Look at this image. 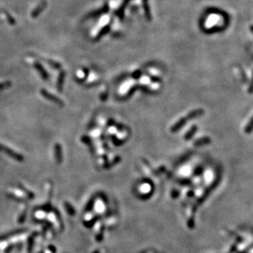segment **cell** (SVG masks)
I'll use <instances>...</instances> for the list:
<instances>
[{
    "label": "cell",
    "mask_w": 253,
    "mask_h": 253,
    "mask_svg": "<svg viewBox=\"0 0 253 253\" xmlns=\"http://www.w3.org/2000/svg\"><path fill=\"white\" fill-rule=\"evenodd\" d=\"M217 21H219V17L217 16L216 14H212L209 16V17L207 18L206 22V28H210V27L215 26L217 25Z\"/></svg>",
    "instance_id": "6da1fadb"
},
{
    "label": "cell",
    "mask_w": 253,
    "mask_h": 253,
    "mask_svg": "<svg viewBox=\"0 0 253 253\" xmlns=\"http://www.w3.org/2000/svg\"><path fill=\"white\" fill-rule=\"evenodd\" d=\"M42 95H43L45 98L51 99L52 101L55 102V103H58V104H61V101H60V100H59V99H58V98L55 97V96H54V95H51L50 94V93L47 92V91H45V90H42Z\"/></svg>",
    "instance_id": "7a4b0ae2"
},
{
    "label": "cell",
    "mask_w": 253,
    "mask_h": 253,
    "mask_svg": "<svg viewBox=\"0 0 253 253\" xmlns=\"http://www.w3.org/2000/svg\"><path fill=\"white\" fill-rule=\"evenodd\" d=\"M45 5H46V2H45V1H44V2L43 3H42V4L41 5V6H39L38 7H37V10H36V11H35L34 12H33V15H32V16L33 17H36L37 16V15H38L39 13H40V12H41L42 11V10H43V8L44 7H45Z\"/></svg>",
    "instance_id": "3957f363"
},
{
    "label": "cell",
    "mask_w": 253,
    "mask_h": 253,
    "mask_svg": "<svg viewBox=\"0 0 253 253\" xmlns=\"http://www.w3.org/2000/svg\"><path fill=\"white\" fill-rule=\"evenodd\" d=\"M147 1L146 0H143V3H144V9L145 12H146V15L147 18L150 20V10L149 7H148V5H147Z\"/></svg>",
    "instance_id": "277c9868"
},
{
    "label": "cell",
    "mask_w": 253,
    "mask_h": 253,
    "mask_svg": "<svg viewBox=\"0 0 253 253\" xmlns=\"http://www.w3.org/2000/svg\"><path fill=\"white\" fill-rule=\"evenodd\" d=\"M150 78L148 77H146V76H144V77H142L141 78L140 80V82L141 84H144V85H146V84H149L150 83Z\"/></svg>",
    "instance_id": "5b68a950"
},
{
    "label": "cell",
    "mask_w": 253,
    "mask_h": 253,
    "mask_svg": "<svg viewBox=\"0 0 253 253\" xmlns=\"http://www.w3.org/2000/svg\"><path fill=\"white\" fill-rule=\"evenodd\" d=\"M77 76L78 78H80V79H83L84 77H85V74H84V72H82V71H78Z\"/></svg>",
    "instance_id": "8992f818"
},
{
    "label": "cell",
    "mask_w": 253,
    "mask_h": 253,
    "mask_svg": "<svg viewBox=\"0 0 253 253\" xmlns=\"http://www.w3.org/2000/svg\"><path fill=\"white\" fill-rule=\"evenodd\" d=\"M252 127H253V121H252V122H250V124L248 125V128H249V129L252 128Z\"/></svg>",
    "instance_id": "52a82bcc"
}]
</instances>
